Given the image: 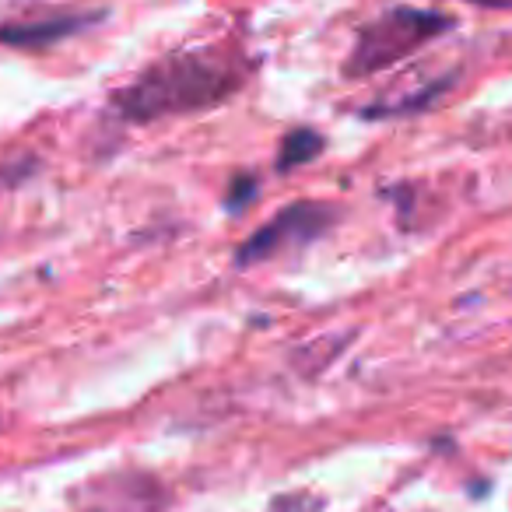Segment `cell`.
Listing matches in <instances>:
<instances>
[{
	"label": "cell",
	"mask_w": 512,
	"mask_h": 512,
	"mask_svg": "<svg viewBox=\"0 0 512 512\" xmlns=\"http://www.w3.org/2000/svg\"><path fill=\"white\" fill-rule=\"evenodd\" d=\"M337 211L334 204H316V200H299V204H288L285 211H278L271 221L256 235H249L246 242L235 253V264L253 267L274 260V256L288 253V249H302L313 239H320L330 225H334Z\"/></svg>",
	"instance_id": "3957f363"
},
{
	"label": "cell",
	"mask_w": 512,
	"mask_h": 512,
	"mask_svg": "<svg viewBox=\"0 0 512 512\" xmlns=\"http://www.w3.org/2000/svg\"><path fill=\"white\" fill-rule=\"evenodd\" d=\"M323 151V137L316 130H292V134L281 141V151H278V169L288 172V169H299V165L313 162L316 155Z\"/></svg>",
	"instance_id": "5b68a950"
},
{
	"label": "cell",
	"mask_w": 512,
	"mask_h": 512,
	"mask_svg": "<svg viewBox=\"0 0 512 512\" xmlns=\"http://www.w3.org/2000/svg\"><path fill=\"white\" fill-rule=\"evenodd\" d=\"M246 67L225 50H176L144 67L130 85L113 92V113L127 123H155L165 116L221 106L242 88Z\"/></svg>",
	"instance_id": "6da1fadb"
},
{
	"label": "cell",
	"mask_w": 512,
	"mask_h": 512,
	"mask_svg": "<svg viewBox=\"0 0 512 512\" xmlns=\"http://www.w3.org/2000/svg\"><path fill=\"white\" fill-rule=\"evenodd\" d=\"M253 193H256V183H253V179H249V176H239V179L232 183V193H228V207H242L249 197H253Z\"/></svg>",
	"instance_id": "ba28073f"
},
{
	"label": "cell",
	"mask_w": 512,
	"mask_h": 512,
	"mask_svg": "<svg viewBox=\"0 0 512 512\" xmlns=\"http://www.w3.org/2000/svg\"><path fill=\"white\" fill-rule=\"evenodd\" d=\"M102 18H106V11H64V15L32 18V22H8L0 25V46H11V50H46V46H57L64 39L78 36V32L92 29Z\"/></svg>",
	"instance_id": "277c9868"
},
{
	"label": "cell",
	"mask_w": 512,
	"mask_h": 512,
	"mask_svg": "<svg viewBox=\"0 0 512 512\" xmlns=\"http://www.w3.org/2000/svg\"><path fill=\"white\" fill-rule=\"evenodd\" d=\"M453 85V78H439L432 81V85H425L421 92H407V95H393V99L379 102V106H369L365 109V116H400V113H414V109L428 106V102L439 99L446 88Z\"/></svg>",
	"instance_id": "8992f818"
},
{
	"label": "cell",
	"mask_w": 512,
	"mask_h": 512,
	"mask_svg": "<svg viewBox=\"0 0 512 512\" xmlns=\"http://www.w3.org/2000/svg\"><path fill=\"white\" fill-rule=\"evenodd\" d=\"M470 4H481V8H495V11H512V0H470Z\"/></svg>",
	"instance_id": "9c48e42d"
},
{
	"label": "cell",
	"mask_w": 512,
	"mask_h": 512,
	"mask_svg": "<svg viewBox=\"0 0 512 512\" xmlns=\"http://www.w3.org/2000/svg\"><path fill=\"white\" fill-rule=\"evenodd\" d=\"M453 18L425 8H390L386 15L372 18L355 39V50L344 60V78H369L386 67L400 64L432 39L446 36Z\"/></svg>",
	"instance_id": "7a4b0ae2"
},
{
	"label": "cell",
	"mask_w": 512,
	"mask_h": 512,
	"mask_svg": "<svg viewBox=\"0 0 512 512\" xmlns=\"http://www.w3.org/2000/svg\"><path fill=\"white\" fill-rule=\"evenodd\" d=\"M320 509H323V502L313 495H288L271 505V512H320Z\"/></svg>",
	"instance_id": "52a82bcc"
}]
</instances>
